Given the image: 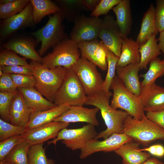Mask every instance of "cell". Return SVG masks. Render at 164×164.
I'll return each instance as SVG.
<instances>
[{
	"mask_svg": "<svg viewBox=\"0 0 164 164\" xmlns=\"http://www.w3.org/2000/svg\"><path fill=\"white\" fill-rule=\"evenodd\" d=\"M139 97L145 111L164 109V87L152 83L142 87Z\"/></svg>",
	"mask_w": 164,
	"mask_h": 164,
	"instance_id": "cell-16",
	"label": "cell"
},
{
	"mask_svg": "<svg viewBox=\"0 0 164 164\" xmlns=\"http://www.w3.org/2000/svg\"><path fill=\"white\" fill-rule=\"evenodd\" d=\"M95 126L88 124L78 128H64L59 132L56 138L47 142V144L56 145L58 141L62 140V143L72 150L81 149L88 141L95 138L97 135Z\"/></svg>",
	"mask_w": 164,
	"mask_h": 164,
	"instance_id": "cell-9",
	"label": "cell"
},
{
	"mask_svg": "<svg viewBox=\"0 0 164 164\" xmlns=\"http://www.w3.org/2000/svg\"><path fill=\"white\" fill-rule=\"evenodd\" d=\"M0 164H14L11 163L7 162L4 161L0 162Z\"/></svg>",
	"mask_w": 164,
	"mask_h": 164,
	"instance_id": "cell-51",
	"label": "cell"
},
{
	"mask_svg": "<svg viewBox=\"0 0 164 164\" xmlns=\"http://www.w3.org/2000/svg\"><path fill=\"white\" fill-rule=\"evenodd\" d=\"M129 0H121L112 9L116 16V22L121 31L122 38L128 37L133 22Z\"/></svg>",
	"mask_w": 164,
	"mask_h": 164,
	"instance_id": "cell-23",
	"label": "cell"
},
{
	"mask_svg": "<svg viewBox=\"0 0 164 164\" xmlns=\"http://www.w3.org/2000/svg\"><path fill=\"white\" fill-rule=\"evenodd\" d=\"M108 49L100 40L94 56V64L102 70L107 69V56Z\"/></svg>",
	"mask_w": 164,
	"mask_h": 164,
	"instance_id": "cell-39",
	"label": "cell"
},
{
	"mask_svg": "<svg viewBox=\"0 0 164 164\" xmlns=\"http://www.w3.org/2000/svg\"><path fill=\"white\" fill-rule=\"evenodd\" d=\"M147 117L164 130V109L153 112H147Z\"/></svg>",
	"mask_w": 164,
	"mask_h": 164,
	"instance_id": "cell-45",
	"label": "cell"
},
{
	"mask_svg": "<svg viewBox=\"0 0 164 164\" xmlns=\"http://www.w3.org/2000/svg\"><path fill=\"white\" fill-rule=\"evenodd\" d=\"M18 90L11 75L4 74L0 77V91L2 92H13Z\"/></svg>",
	"mask_w": 164,
	"mask_h": 164,
	"instance_id": "cell-44",
	"label": "cell"
},
{
	"mask_svg": "<svg viewBox=\"0 0 164 164\" xmlns=\"http://www.w3.org/2000/svg\"><path fill=\"white\" fill-rule=\"evenodd\" d=\"M11 77L18 88L34 87L36 80L33 75L11 74Z\"/></svg>",
	"mask_w": 164,
	"mask_h": 164,
	"instance_id": "cell-40",
	"label": "cell"
},
{
	"mask_svg": "<svg viewBox=\"0 0 164 164\" xmlns=\"http://www.w3.org/2000/svg\"><path fill=\"white\" fill-rule=\"evenodd\" d=\"M142 164H164V163L155 157H150Z\"/></svg>",
	"mask_w": 164,
	"mask_h": 164,
	"instance_id": "cell-49",
	"label": "cell"
},
{
	"mask_svg": "<svg viewBox=\"0 0 164 164\" xmlns=\"http://www.w3.org/2000/svg\"><path fill=\"white\" fill-rule=\"evenodd\" d=\"M100 1L99 0H82V3L86 10L93 12L96 8Z\"/></svg>",
	"mask_w": 164,
	"mask_h": 164,
	"instance_id": "cell-47",
	"label": "cell"
},
{
	"mask_svg": "<svg viewBox=\"0 0 164 164\" xmlns=\"http://www.w3.org/2000/svg\"><path fill=\"white\" fill-rule=\"evenodd\" d=\"M99 38L109 50L119 57L122 39L120 28L112 15H107L102 19Z\"/></svg>",
	"mask_w": 164,
	"mask_h": 164,
	"instance_id": "cell-11",
	"label": "cell"
},
{
	"mask_svg": "<svg viewBox=\"0 0 164 164\" xmlns=\"http://www.w3.org/2000/svg\"><path fill=\"white\" fill-rule=\"evenodd\" d=\"M100 40L81 41L77 43L81 56L94 64L95 54Z\"/></svg>",
	"mask_w": 164,
	"mask_h": 164,
	"instance_id": "cell-35",
	"label": "cell"
},
{
	"mask_svg": "<svg viewBox=\"0 0 164 164\" xmlns=\"http://www.w3.org/2000/svg\"><path fill=\"white\" fill-rule=\"evenodd\" d=\"M121 53L116 67H121L132 63H139L140 45L132 38H122Z\"/></svg>",
	"mask_w": 164,
	"mask_h": 164,
	"instance_id": "cell-24",
	"label": "cell"
},
{
	"mask_svg": "<svg viewBox=\"0 0 164 164\" xmlns=\"http://www.w3.org/2000/svg\"><path fill=\"white\" fill-rule=\"evenodd\" d=\"M99 109L95 107L90 108L81 106H71L69 108L53 121L70 122H85L95 126L99 125L96 115Z\"/></svg>",
	"mask_w": 164,
	"mask_h": 164,
	"instance_id": "cell-15",
	"label": "cell"
},
{
	"mask_svg": "<svg viewBox=\"0 0 164 164\" xmlns=\"http://www.w3.org/2000/svg\"><path fill=\"white\" fill-rule=\"evenodd\" d=\"M163 76L164 59L161 60L157 57L149 63V67L147 72L140 75L143 78L141 82L142 87L155 82L158 78Z\"/></svg>",
	"mask_w": 164,
	"mask_h": 164,
	"instance_id": "cell-30",
	"label": "cell"
},
{
	"mask_svg": "<svg viewBox=\"0 0 164 164\" xmlns=\"http://www.w3.org/2000/svg\"><path fill=\"white\" fill-rule=\"evenodd\" d=\"M80 55L77 43L66 39L56 45L51 53L43 57L41 63L49 69L61 67L70 69L73 67Z\"/></svg>",
	"mask_w": 164,
	"mask_h": 164,
	"instance_id": "cell-5",
	"label": "cell"
},
{
	"mask_svg": "<svg viewBox=\"0 0 164 164\" xmlns=\"http://www.w3.org/2000/svg\"><path fill=\"white\" fill-rule=\"evenodd\" d=\"M142 151H146L155 156L162 157L164 156V146L161 144L153 145L149 147L141 149Z\"/></svg>",
	"mask_w": 164,
	"mask_h": 164,
	"instance_id": "cell-46",
	"label": "cell"
},
{
	"mask_svg": "<svg viewBox=\"0 0 164 164\" xmlns=\"http://www.w3.org/2000/svg\"><path fill=\"white\" fill-rule=\"evenodd\" d=\"M26 60L10 50L5 49L0 52V66L21 65L32 68V66L27 63Z\"/></svg>",
	"mask_w": 164,
	"mask_h": 164,
	"instance_id": "cell-34",
	"label": "cell"
},
{
	"mask_svg": "<svg viewBox=\"0 0 164 164\" xmlns=\"http://www.w3.org/2000/svg\"><path fill=\"white\" fill-rule=\"evenodd\" d=\"M87 97L82 85L72 68L67 69L53 103L56 106L67 104L70 106H83L85 104Z\"/></svg>",
	"mask_w": 164,
	"mask_h": 164,
	"instance_id": "cell-7",
	"label": "cell"
},
{
	"mask_svg": "<svg viewBox=\"0 0 164 164\" xmlns=\"http://www.w3.org/2000/svg\"><path fill=\"white\" fill-rule=\"evenodd\" d=\"M158 41L156 34H154L140 46L139 52L140 60L139 64L141 70L147 69V66L150 61L162 54L158 46Z\"/></svg>",
	"mask_w": 164,
	"mask_h": 164,
	"instance_id": "cell-26",
	"label": "cell"
},
{
	"mask_svg": "<svg viewBox=\"0 0 164 164\" xmlns=\"http://www.w3.org/2000/svg\"><path fill=\"white\" fill-rule=\"evenodd\" d=\"M33 111L26 105L22 95L19 91L11 104L9 111L10 123L25 128Z\"/></svg>",
	"mask_w": 164,
	"mask_h": 164,
	"instance_id": "cell-18",
	"label": "cell"
},
{
	"mask_svg": "<svg viewBox=\"0 0 164 164\" xmlns=\"http://www.w3.org/2000/svg\"><path fill=\"white\" fill-rule=\"evenodd\" d=\"M141 70L139 63H132L116 67L117 76L125 87L134 94L139 96L142 89L138 73Z\"/></svg>",
	"mask_w": 164,
	"mask_h": 164,
	"instance_id": "cell-20",
	"label": "cell"
},
{
	"mask_svg": "<svg viewBox=\"0 0 164 164\" xmlns=\"http://www.w3.org/2000/svg\"><path fill=\"white\" fill-rule=\"evenodd\" d=\"M14 0H1L0 4H4L8 3L13 2Z\"/></svg>",
	"mask_w": 164,
	"mask_h": 164,
	"instance_id": "cell-50",
	"label": "cell"
},
{
	"mask_svg": "<svg viewBox=\"0 0 164 164\" xmlns=\"http://www.w3.org/2000/svg\"><path fill=\"white\" fill-rule=\"evenodd\" d=\"M109 98L103 91L87 98L85 104L98 108L107 126L106 130L98 133L94 138L105 139L114 133H122L125 121L130 115L126 111L113 108L109 104Z\"/></svg>",
	"mask_w": 164,
	"mask_h": 164,
	"instance_id": "cell-1",
	"label": "cell"
},
{
	"mask_svg": "<svg viewBox=\"0 0 164 164\" xmlns=\"http://www.w3.org/2000/svg\"><path fill=\"white\" fill-rule=\"evenodd\" d=\"M158 46L160 50L162 53L164 59V30L159 32V36L158 39Z\"/></svg>",
	"mask_w": 164,
	"mask_h": 164,
	"instance_id": "cell-48",
	"label": "cell"
},
{
	"mask_svg": "<svg viewBox=\"0 0 164 164\" xmlns=\"http://www.w3.org/2000/svg\"><path fill=\"white\" fill-rule=\"evenodd\" d=\"M31 145L24 138L13 149L3 161L14 164H29L28 154Z\"/></svg>",
	"mask_w": 164,
	"mask_h": 164,
	"instance_id": "cell-29",
	"label": "cell"
},
{
	"mask_svg": "<svg viewBox=\"0 0 164 164\" xmlns=\"http://www.w3.org/2000/svg\"><path fill=\"white\" fill-rule=\"evenodd\" d=\"M33 8L30 2L20 12L0 23V35L6 39L18 30L31 26L34 23L32 17Z\"/></svg>",
	"mask_w": 164,
	"mask_h": 164,
	"instance_id": "cell-14",
	"label": "cell"
},
{
	"mask_svg": "<svg viewBox=\"0 0 164 164\" xmlns=\"http://www.w3.org/2000/svg\"><path fill=\"white\" fill-rule=\"evenodd\" d=\"M36 40L26 37L12 39L5 43V48L12 50L26 58L42 63L43 58L37 53L35 47L37 43Z\"/></svg>",
	"mask_w": 164,
	"mask_h": 164,
	"instance_id": "cell-17",
	"label": "cell"
},
{
	"mask_svg": "<svg viewBox=\"0 0 164 164\" xmlns=\"http://www.w3.org/2000/svg\"><path fill=\"white\" fill-rule=\"evenodd\" d=\"M156 27L159 32L164 30V0H157L155 9Z\"/></svg>",
	"mask_w": 164,
	"mask_h": 164,
	"instance_id": "cell-42",
	"label": "cell"
},
{
	"mask_svg": "<svg viewBox=\"0 0 164 164\" xmlns=\"http://www.w3.org/2000/svg\"><path fill=\"white\" fill-rule=\"evenodd\" d=\"M30 2L29 0H14L10 3L0 4V18L3 20L22 11Z\"/></svg>",
	"mask_w": 164,
	"mask_h": 164,
	"instance_id": "cell-32",
	"label": "cell"
},
{
	"mask_svg": "<svg viewBox=\"0 0 164 164\" xmlns=\"http://www.w3.org/2000/svg\"><path fill=\"white\" fill-rule=\"evenodd\" d=\"M70 107L68 104H64L45 111H33L25 128L26 129L33 128L52 122Z\"/></svg>",
	"mask_w": 164,
	"mask_h": 164,
	"instance_id": "cell-22",
	"label": "cell"
},
{
	"mask_svg": "<svg viewBox=\"0 0 164 164\" xmlns=\"http://www.w3.org/2000/svg\"><path fill=\"white\" fill-rule=\"evenodd\" d=\"M18 90L22 95L26 105L34 111H45L57 106L44 98L34 87L18 88Z\"/></svg>",
	"mask_w": 164,
	"mask_h": 164,
	"instance_id": "cell-21",
	"label": "cell"
},
{
	"mask_svg": "<svg viewBox=\"0 0 164 164\" xmlns=\"http://www.w3.org/2000/svg\"><path fill=\"white\" fill-rule=\"evenodd\" d=\"M110 89L113 91L110 104L113 108L125 111L135 118L141 119L142 118L145 114L139 96L129 90L116 75Z\"/></svg>",
	"mask_w": 164,
	"mask_h": 164,
	"instance_id": "cell-4",
	"label": "cell"
},
{
	"mask_svg": "<svg viewBox=\"0 0 164 164\" xmlns=\"http://www.w3.org/2000/svg\"><path fill=\"white\" fill-rule=\"evenodd\" d=\"M30 64L32 67L33 75L36 80V89L45 98L53 103L67 69L61 67L49 69L41 63L32 61Z\"/></svg>",
	"mask_w": 164,
	"mask_h": 164,
	"instance_id": "cell-2",
	"label": "cell"
},
{
	"mask_svg": "<svg viewBox=\"0 0 164 164\" xmlns=\"http://www.w3.org/2000/svg\"><path fill=\"white\" fill-rule=\"evenodd\" d=\"M4 74V73L3 71L0 69V76H2Z\"/></svg>",
	"mask_w": 164,
	"mask_h": 164,
	"instance_id": "cell-52",
	"label": "cell"
},
{
	"mask_svg": "<svg viewBox=\"0 0 164 164\" xmlns=\"http://www.w3.org/2000/svg\"><path fill=\"white\" fill-rule=\"evenodd\" d=\"M72 68L87 96H92L102 91L104 80L94 64L81 56Z\"/></svg>",
	"mask_w": 164,
	"mask_h": 164,
	"instance_id": "cell-8",
	"label": "cell"
},
{
	"mask_svg": "<svg viewBox=\"0 0 164 164\" xmlns=\"http://www.w3.org/2000/svg\"><path fill=\"white\" fill-rule=\"evenodd\" d=\"M132 140L124 133H114L102 141L93 139L88 141L81 149L80 158H86L97 152H107L114 151L127 142Z\"/></svg>",
	"mask_w": 164,
	"mask_h": 164,
	"instance_id": "cell-12",
	"label": "cell"
},
{
	"mask_svg": "<svg viewBox=\"0 0 164 164\" xmlns=\"http://www.w3.org/2000/svg\"><path fill=\"white\" fill-rule=\"evenodd\" d=\"M121 0H101L91 16L99 17L102 15H107L109 11L118 4Z\"/></svg>",
	"mask_w": 164,
	"mask_h": 164,
	"instance_id": "cell-41",
	"label": "cell"
},
{
	"mask_svg": "<svg viewBox=\"0 0 164 164\" xmlns=\"http://www.w3.org/2000/svg\"><path fill=\"white\" fill-rule=\"evenodd\" d=\"M25 127L13 125L0 119V141H4L14 135H22Z\"/></svg>",
	"mask_w": 164,
	"mask_h": 164,
	"instance_id": "cell-36",
	"label": "cell"
},
{
	"mask_svg": "<svg viewBox=\"0 0 164 164\" xmlns=\"http://www.w3.org/2000/svg\"><path fill=\"white\" fill-rule=\"evenodd\" d=\"M23 139L21 135H17L0 142V162L4 160L13 149Z\"/></svg>",
	"mask_w": 164,
	"mask_h": 164,
	"instance_id": "cell-38",
	"label": "cell"
},
{
	"mask_svg": "<svg viewBox=\"0 0 164 164\" xmlns=\"http://www.w3.org/2000/svg\"><path fill=\"white\" fill-rule=\"evenodd\" d=\"M19 91L13 92H0V115L1 119L10 122L9 109L12 99Z\"/></svg>",
	"mask_w": 164,
	"mask_h": 164,
	"instance_id": "cell-37",
	"label": "cell"
},
{
	"mask_svg": "<svg viewBox=\"0 0 164 164\" xmlns=\"http://www.w3.org/2000/svg\"><path fill=\"white\" fill-rule=\"evenodd\" d=\"M155 9L152 3L144 14L139 32L136 41L140 45L145 43L153 35L157 34L159 32L155 25Z\"/></svg>",
	"mask_w": 164,
	"mask_h": 164,
	"instance_id": "cell-25",
	"label": "cell"
},
{
	"mask_svg": "<svg viewBox=\"0 0 164 164\" xmlns=\"http://www.w3.org/2000/svg\"><path fill=\"white\" fill-rule=\"evenodd\" d=\"M33 8L32 17L34 23L39 22L45 16L60 12L58 5L50 0H30Z\"/></svg>",
	"mask_w": 164,
	"mask_h": 164,
	"instance_id": "cell-27",
	"label": "cell"
},
{
	"mask_svg": "<svg viewBox=\"0 0 164 164\" xmlns=\"http://www.w3.org/2000/svg\"><path fill=\"white\" fill-rule=\"evenodd\" d=\"M28 159L29 164H55L54 161L47 157L43 143L31 145L28 152Z\"/></svg>",
	"mask_w": 164,
	"mask_h": 164,
	"instance_id": "cell-33",
	"label": "cell"
},
{
	"mask_svg": "<svg viewBox=\"0 0 164 164\" xmlns=\"http://www.w3.org/2000/svg\"><path fill=\"white\" fill-rule=\"evenodd\" d=\"M122 133L145 146L157 140H164V130L149 120L145 114L141 119L129 115L124 123Z\"/></svg>",
	"mask_w": 164,
	"mask_h": 164,
	"instance_id": "cell-3",
	"label": "cell"
},
{
	"mask_svg": "<svg viewBox=\"0 0 164 164\" xmlns=\"http://www.w3.org/2000/svg\"><path fill=\"white\" fill-rule=\"evenodd\" d=\"M140 145L131 140L114 152L122 159V164H142L151 157L150 154L142 151Z\"/></svg>",
	"mask_w": 164,
	"mask_h": 164,
	"instance_id": "cell-19",
	"label": "cell"
},
{
	"mask_svg": "<svg viewBox=\"0 0 164 164\" xmlns=\"http://www.w3.org/2000/svg\"><path fill=\"white\" fill-rule=\"evenodd\" d=\"M70 123L53 121L38 127L26 129L21 135L31 145L43 143L56 138L62 129L66 128Z\"/></svg>",
	"mask_w": 164,
	"mask_h": 164,
	"instance_id": "cell-13",
	"label": "cell"
},
{
	"mask_svg": "<svg viewBox=\"0 0 164 164\" xmlns=\"http://www.w3.org/2000/svg\"><path fill=\"white\" fill-rule=\"evenodd\" d=\"M63 17L60 12L49 17L46 24L42 28L31 33L37 43L40 42L41 46L38 51L40 56L50 48L67 39L62 21Z\"/></svg>",
	"mask_w": 164,
	"mask_h": 164,
	"instance_id": "cell-6",
	"label": "cell"
},
{
	"mask_svg": "<svg viewBox=\"0 0 164 164\" xmlns=\"http://www.w3.org/2000/svg\"><path fill=\"white\" fill-rule=\"evenodd\" d=\"M56 2L61 9L60 12L63 18L74 22L81 15L82 11L85 9L82 0H57Z\"/></svg>",
	"mask_w": 164,
	"mask_h": 164,
	"instance_id": "cell-28",
	"label": "cell"
},
{
	"mask_svg": "<svg viewBox=\"0 0 164 164\" xmlns=\"http://www.w3.org/2000/svg\"><path fill=\"white\" fill-rule=\"evenodd\" d=\"M102 19L97 17L80 15L74 22L70 34V39L77 43L97 39Z\"/></svg>",
	"mask_w": 164,
	"mask_h": 164,
	"instance_id": "cell-10",
	"label": "cell"
},
{
	"mask_svg": "<svg viewBox=\"0 0 164 164\" xmlns=\"http://www.w3.org/2000/svg\"><path fill=\"white\" fill-rule=\"evenodd\" d=\"M119 57L108 49L107 56L108 68L106 75L102 86V91L110 98L112 94L110 91L111 85L115 76L116 65Z\"/></svg>",
	"mask_w": 164,
	"mask_h": 164,
	"instance_id": "cell-31",
	"label": "cell"
},
{
	"mask_svg": "<svg viewBox=\"0 0 164 164\" xmlns=\"http://www.w3.org/2000/svg\"><path fill=\"white\" fill-rule=\"evenodd\" d=\"M0 69L5 73L29 75H33V74L32 68L23 66H1Z\"/></svg>",
	"mask_w": 164,
	"mask_h": 164,
	"instance_id": "cell-43",
	"label": "cell"
}]
</instances>
